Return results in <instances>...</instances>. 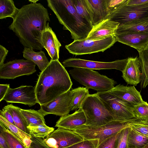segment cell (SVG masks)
I'll return each mask as SVG.
<instances>
[{
	"instance_id": "6da1fadb",
	"label": "cell",
	"mask_w": 148,
	"mask_h": 148,
	"mask_svg": "<svg viewBox=\"0 0 148 148\" xmlns=\"http://www.w3.org/2000/svg\"><path fill=\"white\" fill-rule=\"evenodd\" d=\"M13 20L9 28L24 47L42 50V35L47 27V21H50L47 9L40 3H31L19 9Z\"/></svg>"
},
{
	"instance_id": "7a4b0ae2",
	"label": "cell",
	"mask_w": 148,
	"mask_h": 148,
	"mask_svg": "<svg viewBox=\"0 0 148 148\" xmlns=\"http://www.w3.org/2000/svg\"><path fill=\"white\" fill-rule=\"evenodd\" d=\"M72 84L63 65L58 60H51L38 75L35 86L38 103L41 106L50 102L70 90Z\"/></svg>"
},
{
	"instance_id": "3957f363",
	"label": "cell",
	"mask_w": 148,
	"mask_h": 148,
	"mask_svg": "<svg viewBox=\"0 0 148 148\" xmlns=\"http://www.w3.org/2000/svg\"><path fill=\"white\" fill-rule=\"evenodd\" d=\"M63 29L69 31L74 40L86 39L93 26L77 13L72 0H47Z\"/></svg>"
},
{
	"instance_id": "277c9868",
	"label": "cell",
	"mask_w": 148,
	"mask_h": 148,
	"mask_svg": "<svg viewBox=\"0 0 148 148\" xmlns=\"http://www.w3.org/2000/svg\"><path fill=\"white\" fill-rule=\"evenodd\" d=\"M137 118H135L123 121L113 120L105 125L98 126H90L84 125L73 131L84 140L99 139V144L123 129L130 127V123Z\"/></svg>"
},
{
	"instance_id": "5b68a950",
	"label": "cell",
	"mask_w": 148,
	"mask_h": 148,
	"mask_svg": "<svg viewBox=\"0 0 148 148\" xmlns=\"http://www.w3.org/2000/svg\"><path fill=\"white\" fill-rule=\"evenodd\" d=\"M86 116V125L98 126L114 120L113 117L97 93L90 94L81 107Z\"/></svg>"
},
{
	"instance_id": "8992f818",
	"label": "cell",
	"mask_w": 148,
	"mask_h": 148,
	"mask_svg": "<svg viewBox=\"0 0 148 148\" xmlns=\"http://www.w3.org/2000/svg\"><path fill=\"white\" fill-rule=\"evenodd\" d=\"M69 73L79 84L88 89L98 92L108 91L113 88L116 84L112 79L91 69L75 68L70 70Z\"/></svg>"
},
{
	"instance_id": "52a82bcc",
	"label": "cell",
	"mask_w": 148,
	"mask_h": 148,
	"mask_svg": "<svg viewBox=\"0 0 148 148\" xmlns=\"http://www.w3.org/2000/svg\"><path fill=\"white\" fill-rule=\"evenodd\" d=\"M116 41L113 36L99 40H77L66 45L65 47L70 53L80 55L103 52L113 46Z\"/></svg>"
},
{
	"instance_id": "ba28073f",
	"label": "cell",
	"mask_w": 148,
	"mask_h": 148,
	"mask_svg": "<svg viewBox=\"0 0 148 148\" xmlns=\"http://www.w3.org/2000/svg\"><path fill=\"white\" fill-rule=\"evenodd\" d=\"M97 93L114 120L123 121L136 118L133 110V105L113 95L108 91Z\"/></svg>"
},
{
	"instance_id": "9c48e42d",
	"label": "cell",
	"mask_w": 148,
	"mask_h": 148,
	"mask_svg": "<svg viewBox=\"0 0 148 148\" xmlns=\"http://www.w3.org/2000/svg\"><path fill=\"white\" fill-rule=\"evenodd\" d=\"M128 0L125 1L112 11L108 19L123 24L139 18L148 17V4L138 5H127Z\"/></svg>"
},
{
	"instance_id": "30bf717a",
	"label": "cell",
	"mask_w": 148,
	"mask_h": 148,
	"mask_svg": "<svg viewBox=\"0 0 148 148\" xmlns=\"http://www.w3.org/2000/svg\"><path fill=\"white\" fill-rule=\"evenodd\" d=\"M36 65L31 60L23 59L9 61L0 67V78L13 79L32 74L36 71Z\"/></svg>"
},
{
	"instance_id": "8fae6325",
	"label": "cell",
	"mask_w": 148,
	"mask_h": 148,
	"mask_svg": "<svg viewBox=\"0 0 148 148\" xmlns=\"http://www.w3.org/2000/svg\"><path fill=\"white\" fill-rule=\"evenodd\" d=\"M128 61V58L108 62H100L70 58L62 62L64 67L82 68L92 70L115 69L123 71Z\"/></svg>"
},
{
	"instance_id": "7c38bea8",
	"label": "cell",
	"mask_w": 148,
	"mask_h": 148,
	"mask_svg": "<svg viewBox=\"0 0 148 148\" xmlns=\"http://www.w3.org/2000/svg\"><path fill=\"white\" fill-rule=\"evenodd\" d=\"M52 148H66L84 139L73 130L58 127L43 138Z\"/></svg>"
},
{
	"instance_id": "4fadbf2b",
	"label": "cell",
	"mask_w": 148,
	"mask_h": 148,
	"mask_svg": "<svg viewBox=\"0 0 148 148\" xmlns=\"http://www.w3.org/2000/svg\"><path fill=\"white\" fill-rule=\"evenodd\" d=\"M73 95L70 90L50 102L40 106V110L45 116L53 114L63 116L71 111Z\"/></svg>"
},
{
	"instance_id": "5bb4252c",
	"label": "cell",
	"mask_w": 148,
	"mask_h": 148,
	"mask_svg": "<svg viewBox=\"0 0 148 148\" xmlns=\"http://www.w3.org/2000/svg\"><path fill=\"white\" fill-rule=\"evenodd\" d=\"M7 103H20L31 107L38 103L35 87L22 86L15 88H9L3 99Z\"/></svg>"
},
{
	"instance_id": "9a60e30c",
	"label": "cell",
	"mask_w": 148,
	"mask_h": 148,
	"mask_svg": "<svg viewBox=\"0 0 148 148\" xmlns=\"http://www.w3.org/2000/svg\"><path fill=\"white\" fill-rule=\"evenodd\" d=\"M117 41L127 45L137 51L142 50L148 46V33L130 32L116 33Z\"/></svg>"
},
{
	"instance_id": "2e32d148",
	"label": "cell",
	"mask_w": 148,
	"mask_h": 148,
	"mask_svg": "<svg viewBox=\"0 0 148 148\" xmlns=\"http://www.w3.org/2000/svg\"><path fill=\"white\" fill-rule=\"evenodd\" d=\"M108 91L133 106L140 104L144 101L140 92L134 86H127L119 84Z\"/></svg>"
},
{
	"instance_id": "e0dca14e",
	"label": "cell",
	"mask_w": 148,
	"mask_h": 148,
	"mask_svg": "<svg viewBox=\"0 0 148 148\" xmlns=\"http://www.w3.org/2000/svg\"><path fill=\"white\" fill-rule=\"evenodd\" d=\"M40 44L47 51L51 60H58L61 45L56 34L49 26L48 22L46 29L42 34Z\"/></svg>"
},
{
	"instance_id": "ac0fdd59",
	"label": "cell",
	"mask_w": 148,
	"mask_h": 148,
	"mask_svg": "<svg viewBox=\"0 0 148 148\" xmlns=\"http://www.w3.org/2000/svg\"><path fill=\"white\" fill-rule=\"evenodd\" d=\"M120 24L109 19L104 20L93 27L86 39L99 40L111 36H115Z\"/></svg>"
},
{
	"instance_id": "d6986e66",
	"label": "cell",
	"mask_w": 148,
	"mask_h": 148,
	"mask_svg": "<svg viewBox=\"0 0 148 148\" xmlns=\"http://www.w3.org/2000/svg\"><path fill=\"white\" fill-rule=\"evenodd\" d=\"M86 119L81 108L71 114L61 116L57 121L55 126L73 130L81 125H85Z\"/></svg>"
},
{
	"instance_id": "ffe728a7",
	"label": "cell",
	"mask_w": 148,
	"mask_h": 148,
	"mask_svg": "<svg viewBox=\"0 0 148 148\" xmlns=\"http://www.w3.org/2000/svg\"><path fill=\"white\" fill-rule=\"evenodd\" d=\"M92 18L94 26L108 19L110 14L106 0H86Z\"/></svg>"
},
{
	"instance_id": "44dd1931",
	"label": "cell",
	"mask_w": 148,
	"mask_h": 148,
	"mask_svg": "<svg viewBox=\"0 0 148 148\" xmlns=\"http://www.w3.org/2000/svg\"><path fill=\"white\" fill-rule=\"evenodd\" d=\"M122 72V77L128 84L136 86L140 82L141 71L139 58L130 57Z\"/></svg>"
},
{
	"instance_id": "7402d4cb",
	"label": "cell",
	"mask_w": 148,
	"mask_h": 148,
	"mask_svg": "<svg viewBox=\"0 0 148 148\" xmlns=\"http://www.w3.org/2000/svg\"><path fill=\"white\" fill-rule=\"evenodd\" d=\"M130 32L148 33V17L139 18L120 24L116 34Z\"/></svg>"
},
{
	"instance_id": "603a6c76",
	"label": "cell",
	"mask_w": 148,
	"mask_h": 148,
	"mask_svg": "<svg viewBox=\"0 0 148 148\" xmlns=\"http://www.w3.org/2000/svg\"><path fill=\"white\" fill-rule=\"evenodd\" d=\"M23 53L24 58L34 62L37 65L41 71L49 64L50 61L46 56L44 52L42 50L36 52L32 49L24 47Z\"/></svg>"
},
{
	"instance_id": "cb8c5ba5",
	"label": "cell",
	"mask_w": 148,
	"mask_h": 148,
	"mask_svg": "<svg viewBox=\"0 0 148 148\" xmlns=\"http://www.w3.org/2000/svg\"><path fill=\"white\" fill-rule=\"evenodd\" d=\"M21 112L28 126H36L45 124V116L40 110H36L21 109Z\"/></svg>"
},
{
	"instance_id": "d4e9b609",
	"label": "cell",
	"mask_w": 148,
	"mask_h": 148,
	"mask_svg": "<svg viewBox=\"0 0 148 148\" xmlns=\"http://www.w3.org/2000/svg\"><path fill=\"white\" fill-rule=\"evenodd\" d=\"M138 52L141 71L140 86L141 88H144L148 85V46Z\"/></svg>"
},
{
	"instance_id": "484cf974",
	"label": "cell",
	"mask_w": 148,
	"mask_h": 148,
	"mask_svg": "<svg viewBox=\"0 0 148 148\" xmlns=\"http://www.w3.org/2000/svg\"><path fill=\"white\" fill-rule=\"evenodd\" d=\"M0 121L20 141L24 143L27 148H29L32 143V136L25 132L15 125L12 124L1 115Z\"/></svg>"
},
{
	"instance_id": "4316f807",
	"label": "cell",
	"mask_w": 148,
	"mask_h": 148,
	"mask_svg": "<svg viewBox=\"0 0 148 148\" xmlns=\"http://www.w3.org/2000/svg\"><path fill=\"white\" fill-rule=\"evenodd\" d=\"M3 108L8 110L12 114L15 125L25 132L30 135L27 123L21 112V108L12 104H8Z\"/></svg>"
},
{
	"instance_id": "83f0119b",
	"label": "cell",
	"mask_w": 148,
	"mask_h": 148,
	"mask_svg": "<svg viewBox=\"0 0 148 148\" xmlns=\"http://www.w3.org/2000/svg\"><path fill=\"white\" fill-rule=\"evenodd\" d=\"M127 141L128 148H142L148 144V136L140 134L130 127Z\"/></svg>"
},
{
	"instance_id": "f1b7e54d",
	"label": "cell",
	"mask_w": 148,
	"mask_h": 148,
	"mask_svg": "<svg viewBox=\"0 0 148 148\" xmlns=\"http://www.w3.org/2000/svg\"><path fill=\"white\" fill-rule=\"evenodd\" d=\"M19 9L15 6L12 0H0V19L11 17L13 19L17 13Z\"/></svg>"
},
{
	"instance_id": "f546056e",
	"label": "cell",
	"mask_w": 148,
	"mask_h": 148,
	"mask_svg": "<svg viewBox=\"0 0 148 148\" xmlns=\"http://www.w3.org/2000/svg\"><path fill=\"white\" fill-rule=\"evenodd\" d=\"M71 91L74 96L71 109L72 111L80 108L84 101L90 94L88 89L86 87H79L73 89Z\"/></svg>"
},
{
	"instance_id": "4dcf8cb0",
	"label": "cell",
	"mask_w": 148,
	"mask_h": 148,
	"mask_svg": "<svg viewBox=\"0 0 148 148\" xmlns=\"http://www.w3.org/2000/svg\"><path fill=\"white\" fill-rule=\"evenodd\" d=\"M72 2L78 14L92 25V15L86 0H72Z\"/></svg>"
},
{
	"instance_id": "1f68e13d",
	"label": "cell",
	"mask_w": 148,
	"mask_h": 148,
	"mask_svg": "<svg viewBox=\"0 0 148 148\" xmlns=\"http://www.w3.org/2000/svg\"><path fill=\"white\" fill-rule=\"evenodd\" d=\"M0 131L3 132L6 141L10 148H27L25 144L0 121Z\"/></svg>"
},
{
	"instance_id": "d6a6232c",
	"label": "cell",
	"mask_w": 148,
	"mask_h": 148,
	"mask_svg": "<svg viewBox=\"0 0 148 148\" xmlns=\"http://www.w3.org/2000/svg\"><path fill=\"white\" fill-rule=\"evenodd\" d=\"M27 129L32 136L44 138L53 132L54 129L48 126L45 124L36 126H28Z\"/></svg>"
},
{
	"instance_id": "836d02e7",
	"label": "cell",
	"mask_w": 148,
	"mask_h": 148,
	"mask_svg": "<svg viewBox=\"0 0 148 148\" xmlns=\"http://www.w3.org/2000/svg\"><path fill=\"white\" fill-rule=\"evenodd\" d=\"M133 109L136 118L148 122V103L144 101L140 104L133 106Z\"/></svg>"
},
{
	"instance_id": "e575fe53",
	"label": "cell",
	"mask_w": 148,
	"mask_h": 148,
	"mask_svg": "<svg viewBox=\"0 0 148 148\" xmlns=\"http://www.w3.org/2000/svg\"><path fill=\"white\" fill-rule=\"evenodd\" d=\"M130 127L136 132L148 136V122L137 118L131 122Z\"/></svg>"
},
{
	"instance_id": "d590c367",
	"label": "cell",
	"mask_w": 148,
	"mask_h": 148,
	"mask_svg": "<svg viewBox=\"0 0 148 148\" xmlns=\"http://www.w3.org/2000/svg\"><path fill=\"white\" fill-rule=\"evenodd\" d=\"M130 127L122 130L117 139L115 148H128L127 138Z\"/></svg>"
},
{
	"instance_id": "8d00e7d4",
	"label": "cell",
	"mask_w": 148,
	"mask_h": 148,
	"mask_svg": "<svg viewBox=\"0 0 148 148\" xmlns=\"http://www.w3.org/2000/svg\"><path fill=\"white\" fill-rule=\"evenodd\" d=\"M99 139L84 140L66 148H97Z\"/></svg>"
},
{
	"instance_id": "74e56055",
	"label": "cell",
	"mask_w": 148,
	"mask_h": 148,
	"mask_svg": "<svg viewBox=\"0 0 148 148\" xmlns=\"http://www.w3.org/2000/svg\"><path fill=\"white\" fill-rule=\"evenodd\" d=\"M121 131L103 141L99 145L97 148H115L116 141Z\"/></svg>"
},
{
	"instance_id": "f35d334b",
	"label": "cell",
	"mask_w": 148,
	"mask_h": 148,
	"mask_svg": "<svg viewBox=\"0 0 148 148\" xmlns=\"http://www.w3.org/2000/svg\"><path fill=\"white\" fill-rule=\"evenodd\" d=\"M32 143L29 148H52L49 146L43 139L32 136Z\"/></svg>"
},
{
	"instance_id": "ab89813d",
	"label": "cell",
	"mask_w": 148,
	"mask_h": 148,
	"mask_svg": "<svg viewBox=\"0 0 148 148\" xmlns=\"http://www.w3.org/2000/svg\"><path fill=\"white\" fill-rule=\"evenodd\" d=\"M125 0H106L108 7L111 12L120 6Z\"/></svg>"
},
{
	"instance_id": "60d3db41",
	"label": "cell",
	"mask_w": 148,
	"mask_h": 148,
	"mask_svg": "<svg viewBox=\"0 0 148 148\" xmlns=\"http://www.w3.org/2000/svg\"><path fill=\"white\" fill-rule=\"evenodd\" d=\"M0 115L9 122L15 125L12 115L10 112L7 109L3 108L2 110H0Z\"/></svg>"
},
{
	"instance_id": "b9f144b4",
	"label": "cell",
	"mask_w": 148,
	"mask_h": 148,
	"mask_svg": "<svg viewBox=\"0 0 148 148\" xmlns=\"http://www.w3.org/2000/svg\"><path fill=\"white\" fill-rule=\"evenodd\" d=\"M8 51L5 48L1 45H0V67L4 64V62Z\"/></svg>"
},
{
	"instance_id": "7bdbcfd3",
	"label": "cell",
	"mask_w": 148,
	"mask_h": 148,
	"mask_svg": "<svg viewBox=\"0 0 148 148\" xmlns=\"http://www.w3.org/2000/svg\"><path fill=\"white\" fill-rule=\"evenodd\" d=\"M10 87L9 84L0 85V102L3 99Z\"/></svg>"
},
{
	"instance_id": "ee69618b",
	"label": "cell",
	"mask_w": 148,
	"mask_h": 148,
	"mask_svg": "<svg viewBox=\"0 0 148 148\" xmlns=\"http://www.w3.org/2000/svg\"><path fill=\"white\" fill-rule=\"evenodd\" d=\"M148 4V0H128L126 3L127 5H138Z\"/></svg>"
},
{
	"instance_id": "f6af8a7d",
	"label": "cell",
	"mask_w": 148,
	"mask_h": 148,
	"mask_svg": "<svg viewBox=\"0 0 148 148\" xmlns=\"http://www.w3.org/2000/svg\"><path fill=\"white\" fill-rule=\"evenodd\" d=\"M0 148H10L8 144L3 132L0 131Z\"/></svg>"
},
{
	"instance_id": "bcb514c9",
	"label": "cell",
	"mask_w": 148,
	"mask_h": 148,
	"mask_svg": "<svg viewBox=\"0 0 148 148\" xmlns=\"http://www.w3.org/2000/svg\"><path fill=\"white\" fill-rule=\"evenodd\" d=\"M38 0H29V1H31V3H36V2Z\"/></svg>"
},
{
	"instance_id": "7dc6e473",
	"label": "cell",
	"mask_w": 148,
	"mask_h": 148,
	"mask_svg": "<svg viewBox=\"0 0 148 148\" xmlns=\"http://www.w3.org/2000/svg\"><path fill=\"white\" fill-rule=\"evenodd\" d=\"M142 148H148V144Z\"/></svg>"
},
{
	"instance_id": "c3c4849f",
	"label": "cell",
	"mask_w": 148,
	"mask_h": 148,
	"mask_svg": "<svg viewBox=\"0 0 148 148\" xmlns=\"http://www.w3.org/2000/svg\"></svg>"
}]
</instances>
